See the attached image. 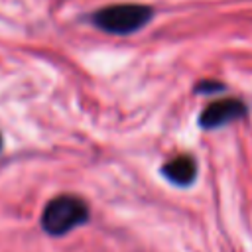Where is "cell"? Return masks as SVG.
Masks as SVG:
<instances>
[{
	"label": "cell",
	"instance_id": "6da1fadb",
	"mask_svg": "<svg viewBox=\"0 0 252 252\" xmlns=\"http://www.w3.org/2000/svg\"><path fill=\"white\" fill-rule=\"evenodd\" d=\"M154 20V8L138 2L110 4L96 10L91 16V22L112 35H130L146 28Z\"/></svg>",
	"mask_w": 252,
	"mask_h": 252
},
{
	"label": "cell",
	"instance_id": "7a4b0ae2",
	"mask_svg": "<svg viewBox=\"0 0 252 252\" xmlns=\"http://www.w3.org/2000/svg\"><path fill=\"white\" fill-rule=\"evenodd\" d=\"M89 220V205L77 195L53 197L41 213V228L51 236H63Z\"/></svg>",
	"mask_w": 252,
	"mask_h": 252
},
{
	"label": "cell",
	"instance_id": "3957f363",
	"mask_svg": "<svg viewBox=\"0 0 252 252\" xmlns=\"http://www.w3.org/2000/svg\"><path fill=\"white\" fill-rule=\"evenodd\" d=\"M246 114H248V104L242 98L222 96V98H217V100L209 102L201 110V114L197 118V124L203 130H217V128H222L230 122L242 120Z\"/></svg>",
	"mask_w": 252,
	"mask_h": 252
},
{
	"label": "cell",
	"instance_id": "277c9868",
	"mask_svg": "<svg viewBox=\"0 0 252 252\" xmlns=\"http://www.w3.org/2000/svg\"><path fill=\"white\" fill-rule=\"evenodd\" d=\"M161 175L177 187H189L197 179V161L191 154H179L161 165Z\"/></svg>",
	"mask_w": 252,
	"mask_h": 252
},
{
	"label": "cell",
	"instance_id": "5b68a950",
	"mask_svg": "<svg viewBox=\"0 0 252 252\" xmlns=\"http://www.w3.org/2000/svg\"><path fill=\"white\" fill-rule=\"evenodd\" d=\"M226 87L224 83L220 81H215V79H201L197 85H195V93L197 94H217V93H222Z\"/></svg>",
	"mask_w": 252,
	"mask_h": 252
},
{
	"label": "cell",
	"instance_id": "8992f818",
	"mask_svg": "<svg viewBox=\"0 0 252 252\" xmlns=\"http://www.w3.org/2000/svg\"><path fill=\"white\" fill-rule=\"evenodd\" d=\"M0 150H2V134H0Z\"/></svg>",
	"mask_w": 252,
	"mask_h": 252
}]
</instances>
